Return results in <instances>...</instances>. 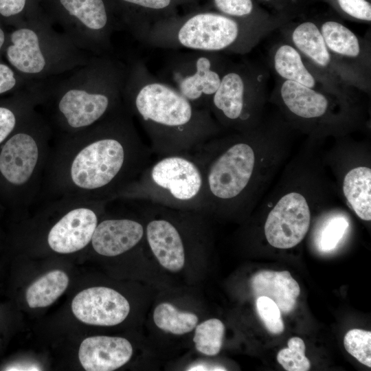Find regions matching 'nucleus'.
<instances>
[{
	"instance_id": "nucleus-27",
	"label": "nucleus",
	"mask_w": 371,
	"mask_h": 371,
	"mask_svg": "<svg viewBox=\"0 0 371 371\" xmlns=\"http://www.w3.org/2000/svg\"><path fill=\"white\" fill-rule=\"evenodd\" d=\"M35 103L30 99L16 109L0 105V146L34 110Z\"/></svg>"
},
{
	"instance_id": "nucleus-17",
	"label": "nucleus",
	"mask_w": 371,
	"mask_h": 371,
	"mask_svg": "<svg viewBox=\"0 0 371 371\" xmlns=\"http://www.w3.org/2000/svg\"><path fill=\"white\" fill-rule=\"evenodd\" d=\"M133 347L125 338L93 336L84 339L78 357L87 371H112L126 364L131 358Z\"/></svg>"
},
{
	"instance_id": "nucleus-26",
	"label": "nucleus",
	"mask_w": 371,
	"mask_h": 371,
	"mask_svg": "<svg viewBox=\"0 0 371 371\" xmlns=\"http://www.w3.org/2000/svg\"><path fill=\"white\" fill-rule=\"evenodd\" d=\"M349 227L347 218L341 214L328 216L320 225L315 236V243L322 252L334 250L340 243Z\"/></svg>"
},
{
	"instance_id": "nucleus-33",
	"label": "nucleus",
	"mask_w": 371,
	"mask_h": 371,
	"mask_svg": "<svg viewBox=\"0 0 371 371\" xmlns=\"http://www.w3.org/2000/svg\"><path fill=\"white\" fill-rule=\"evenodd\" d=\"M16 82L14 71L8 65L0 63V94L13 89Z\"/></svg>"
},
{
	"instance_id": "nucleus-24",
	"label": "nucleus",
	"mask_w": 371,
	"mask_h": 371,
	"mask_svg": "<svg viewBox=\"0 0 371 371\" xmlns=\"http://www.w3.org/2000/svg\"><path fill=\"white\" fill-rule=\"evenodd\" d=\"M153 321L161 330L180 335L194 329L199 318L193 313L179 311L172 304L163 302L155 308Z\"/></svg>"
},
{
	"instance_id": "nucleus-36",
	"label": "nucleus",
	"mask_w": 371,
	"mask_h": 371,
	"mask_svg": "<svg viewBox=\"0 0 371 371\" xmlns=\"http://www.w3.org/2000/svg\"><path fill=\"white\" fill-rule=\"evenodd\" d=\"M225 369L221 367L209 366L203 364H198L191 366L188 370H225Z\"/></svg>"
},
{
	"instance_id": "nucleus-13",
	"label": "nucleus",
	"mask_w": 371,
	"mask_h": 371,
	"mask_svg": "<svg viewBox=\"0 0 371 371\" xmlns=\"http://www.w3.org/2000/svg\"><path fill=\"white\" fill-rule=\"evenodd\" d=\"M71 310L82 322L110 326L122 323L130 312L128 300L118 291L105 286H94L78 293Z\"/></svg>"
},
{
	"instance_id": "nucleus-6",
	"label": "nucleus",
	"mask_w": 371,
	"mask_h": 371,
	"mask_svg": "<svg viewBox=\"0 0 371 371\" xmlns=\"http://www.w3.org/2000/svg\"><path fill=\"white\" fill-rule=\"evenodd\" d=\"M43 115L54 138H63L84 133L122 107L118 90L114 87H70L56 94L48 102Z\"/></svg>"
},
{
	"instance_id": "nucleus-8",
	"label": "nucleus",
	"mask_w": 371,
	"mask_h": 371,
	"mask_svg": "<svg viewBox=\"0 0 371 371\" xmlns=\"http://www.w3.org/2000/svg\"><path fill=\"white\" fill-rule=\"evenodd\" d=\"M275 93L291 120L313 129L348 122L352 115L347 91L316 90L281 79Z\"/></svg>"
},
{
	"instance_id": "nucleus-19",
	"label": "nucleus",
	"mask_w": 371,
	"mask_h": 371,
	"mask_svg": "<svg viewBox=\"0 0 371 371\" xmlns=\"http://www.w3.org/2000/svg\"><path fill=\"white\" fill-rule=\"evenodd\" d=\"M11 43L6 56L14 68L30 75L40 74L46 69L48 56L37 31L27 27L16 30L11 34Z\"/></svg>"
},
{
	"instance_id": "nucleus-1",
	"label": "nucleus",
	"mask_w": 371,
	"mask_h": 371,
	"mask_svg": "<svg viewBox=\"0 0 371 371\" xmlns=\"http://www.w3.org/2000/svg\"><path fill=\"white\" fill-rule=\"evenodd\" d=\"M125 106L80 134L54 139L42 201H111L153 160Z\"/></svg>"
},
{
	"instance_id": "nucleus-16",
	"label": "nucleus",
	"mask_w": 371,
	"mask_h": 371,
	"mask_svg": "<svg viewBox=\"0 0 371 371\" xmlns=\"http://www.w3.org/2000/svg\"><path fill=\"white\" fill-rule=\"evenodd\" d=\"M273 69L282 80H291L316 90L346 91L322 75L289 43L277 45L273 50Z\"/></svg>"
},
{
	"instance_id": "nucleus-18",
	"label": "nucleus",
	"mask_w": 371,
	"mask_h": 371,
	"mask_svg": "<svg viewBox=\"0 0 371 371\" xmlns=\"http://www.w3.org/2000/svg\"><path fill=\"white\" fill-rule=\"evenodd\" d=\"M329 51L341 63L363 76L368 68V47L350 29L336 21H326L319 27Z\"/></svg>"
},
{
	"instance_id": "nucleus-29",
	"label": "nucleus",
	"mask_w": 371,
	"mask_h": 371,
	"mask_svg": "<svg viewBox=\"0 0 371 371\" xmlns=\"http://www.w3.org/2000/svg\"><path fill=\"white\" fill-rule=\"evenodd\" d=\"M344 344L347 352L362 364L371 367V332L351 329L345 335Z\"/></svg>"
},
{
	"instance_id": "nucleus-4",
	"label": "nucleus",
	"mask_w": 371,
	"mask_h": 371,
	"mask_svg": "<svg viewBox=\"0 0 371 371\" xmlns=\"http://www.w3.org/2000/svg\"><path fill=\"white\" fill-rule=\"evenodd\" d=\"M53 143L49 123L34 109L0 146V208L39 205Z\"/></svg>"
},
{
	"instance_id": "nucleus-11",
	"label": "nucleus",
	"mask_w": 371,
	"mask_h": 371,
	"mask_svg": "<svg viewBox=\"0 0 371 371\" xmlns=\"http://www.w3.org/2000/svg\"><path fill=\"white\" fill-rule=\"evenodd\" d=\"M289 43L324 77L346 88H364L365 76L341 63L328 49L319 26L311 21L297 25L288 32Z\"/></svg>"
},
{
	"instance_id": "nucleus-30",
	"label": "nucleus",
	"mask_w": 371,
	"mask_h": 371,
	"mask_svg": "<svg viewBox=\"0 0 371 371\" xmlns=\"http://www.w3.org/2000/svg\"><path fill=\"white\" fill-rule=\"evenodd\" d=\"M256 306L258 315L267 330L271 334H281L284 330V324L278 305L266 296H259Z\"/></svg>"
},
{
	"instance_id": "nucleus-15",
	"label": "nucleus",
	"mask_w": 371,
	"mask_h": 371,
	"mask_svg": "<svg viewBox=\"0 0 371 371\" xmlns=\"http://www.w3.org/2000/svg\"><path fill=\"white\" fill-rule=\"evenodd\" d=\"M145 238V226L140 221L129 218H105L99 220L91 245L98 254L113 257L137 246Z\"/></svg>"
},
{
	"instance_id": "nucleus-12",
	"label": "nucleus",
	"mask_w": 371,
	"mask_h": 371,
	"mask_svg": "<svg viewBox=\"0 0 371 371\" xmlns=\"http://www.w3.org/2000/svg\"><path fill=\"white\" fill-rule=\"evenodd\" d=\"M311 211L306 199L298 192L283 195L269 212L264 227L268 243L278 249L298 245L308 232Z\"/></svg>"
},
{
	"instance_id": "nucleus-38",
	"label": "nucleus",
	"mask_w": 371,
	"mask_h": 371,
	"mask_svg": "<svg viewBox=\"0 0 371 371\" xmlns=\"http://www.w3.org/2000/svg\"><path fill=\"white\" fill-rule=\"evenodd\" d=\"M265 1H270V0H265Z\"/></svg>"
},
{
	"instance_id": "nucleus-25",
	"label": "nucleus",
	"mask_w": 371,
	"mask_h": 371,
	"mask_svg": "<svg viewBox=\"0 0 371 371\" xmlns=\"http://www.w3.org/2000/svg\"><path fill=\"white\" fill-rule=\"evenodd\" d=\"M193 341L196 350L207 356L216 355L221 350L225 326L216 318L207 319L194 328Z\"/></svg>"
},
{
	"instance_id": "nucleus-14",
	"label": "nucleus",
	"mask_w": 371,
	"mask_h": 371,
	"mask_svg": "<svg viewBox=\"0 0 371 371\" xmlns=\"http://www.w3.org/2000/svg\"><path fill=\"white\" fill-rule=\"evenodd\" d=\"M192 58L178 66L179 69H173V87L197 107L209 110L211 98L220 85L223 70L216 68L207 54Z\"/></svg>"
},
{
	"instance_id": "nucleus-9",
	"label": "nucleus",
	"mask_w": 371,
	"mask_h": 371,
	"mask_svg": "<svg viewBox=\"0 0 371 371\" xmlns=\"http://www.w3.org/2000/svg\"><path fill=\"white\" fill-rule=\"evenodd\" d=\"M266 30H243L232 17L216 13L196 14L170 30L171 41L185 48L203 52L238 51L251 47Z\"/></svg>"
},
{
	"instance_id": "nucleus-7",
	"label": "nucleus",
	"mask_w": 371,
	"mask_h": 371,
	"mask_svg": "<svg viewBox=\"0 0 371 371\" xmlns=\"http://www.w3.org/2000/svg\"><path fill=\"white\" fill-rule=\"evenodd\" d=\"M265 74L237 65L223 69L209 110L220 126L244 132L256 128L265 98Z\"/></svg>"
},
{
	"instance_id": "nucleus-37",
	"label": "nucleus",
	"mask_w": 371,
	"mask_h": 371,
	"mask_svg": "<svg viewBox=\"0 0 371 371\" xmlns=\"http://www.w3.org/2000/svg\"><path fill=\"white\" fill-rule=\"evenodd\" d=\"M5 41V35L3 30L0 27V49L2 47Z\"/></svg>"
},
{
	"instance_id": "nucleus-34",
	"label": "nucleus",
	"mask_w": 371,
	"mask_h": 371,
	"mask_svg": "<svg viewBox=\"0 0 371 371\" xmlns=\"http://www.w3.org/2000/svg\"><path fill=\"white\" fill-rule=\"evenodd\" d=\"M26 0H0V14L11 16L20 13L24 8Z\"/></svg>"
},
{
	"instance_id": "nucleus-10",
	"label": "nucleus",
	"mask_w": 371,
	"mask_h": 371,
	"mask_svg": "<svg viewBox=\"0 0 371 371\" xmlns=\"http://www.w3.org/2000/svg\"><path fill=\"white\" fill-rule=\"evenodd\" d=\"M60 216L46 236L48 247L58 254H71L86 247L91 240L100 215L107 201L57 199Z\"/></svg>"
},
{
	"instance_id": "nucleus-21",
	"label": "nucleus",
	"mask_w": 371,
	"mask_h": 371,
	"mask_svg": "<svg viewBox=\"0 0 371 371\" xmlns=\"http://www.w3.org/2000/svg\"><path fill=\"white\" fill-rule=\"evenodd\" d=\"M342 190L357 216L363 221H370L371 169L365 166L351 168L344 176Z\"/></svg>"
},
{
	"instance_id": "nucleus-22",
	"label": "nucleus",
	"mask_w": 371,
	"mask_h": 371,
	"mask_svg": "<svg viewBox=\"0 0 371 371\" xmlns=\"http://www.w3.org/2000/svg\"><path fill=\"white\" fill-rule=\"evenodd\" d=\"M68 284L65 273L60 270L49 271L27 288L25 296L29 306L34 308L49 306L64 293Z\"/></svg>"
},
{
	"instance_id": "nucleus-2",
	"label": "nucleus",
	"mask_w": 371,
	"mask_h": 371,
	"mask_svg": "<svg viewBox=\"0 0 371 371\" xmlns=\"http://www.w3.org/2000/svg\"><path fill=\"white\" fill-rule=\"evenodd\" d=\"M138 74L124 106L143 126L153 155L192 152L219 135L221 126L208 109L193 104L172 85Z\"/></svg>"
},
{
	"instance_id": "nucleus-32",
	"label": "nucleus",
	"mask_w": 371,
	"mask_h": 371,
	"mask_svg": "<svg viewBox=\"0 0 371 371\" xmlns=\"http://www.w3.org/2000/svg\"><path fill=\"white\" fill-rule=\"evenodd\" d=\"M341 10L353 19L371 21V5L366 0H337Z\"/></svg>"
},
{
	"instance_id": "nucleus-20",
	"label": "nucleus",
	"mask_w": 371,
	"mask_h": 371,
	"mask_svg": "<svg viewBox=\"0 0 371 371\" xmlns=\"http://www.w3.org/2000/svg\"><path fill=\"white\" fill-rule=\"evenodd\" d=\"M251 284L256 297L271 299L283 313L295 309L300 288L289 271L262 270L253 276Z\"/></svg>"
},
{
	"instance_id": "nucleus-35",
	"label": "nucleus",
	"mask_w": 371,
	"mask_h": 371,
	"mask_svg": "<svg viewBox=\"0 0 371 371\" xmlns=\"http://www.w3.org/2000/svg\"><path fill=\"white\" fill-rule=\"evenodd\" d=\"M126 2L138 5L139 6L159 10L168 7L171 0H123Z\"/></svg>"
},
{
	"instance_id": "nucleus-28",
	"label": "nucleus",
	"mask_w": 371,
	"mask_h": 371,
	"mask_svg": "<svg viewBox=\"0 0 371 371\" xmlns=\"http://www.w3.org/2000/svg\"><path fill=\"white\" fill-rule=\"evenodd\" d=\"M288 347L280 350L277 355L278 363L288 371H307L311 364L305 356V344L297 337L289 339Z\"/></svg>"
},
{
	"instance_id": "nucleus-23",
	"label": "nucleus",
	"mask_w": 371,
	"mask_h": 371,
	"mask_svg": "<svg viewBox=\"0 0 371 371\" xmlns=\"http://www.w3.org/2000/svg\"><path fill=\"white\" fill-rule=\"evenodd\" d=\"M69 15L76 18L87 30L103 31L108 16L103 0H60Z\"/></svg>"
},
{
	"instance_id": "nucleus-3",
	"label": "nucleus",
	"mask_w": 371,
	"mask_h": 371,
	"mask_svg": "<svg viewBox=\"0 0 371 371\" xmlns=\"http://www.w3.org/2000/svg\"><path fill=\"white\" fill-rule=\"evenodd\" d=\"M255 128L216 136L192 151L204 176L203 212H225L250 203L258 169Z\"/></svg>"
},
{
	"instance_id": "nucleus-5",
	"label": "nucleus",
	"mask_w": 371,
	"mask_h": 371,
	"mask_svg": "<svg viewBox=\"0 0 371 371\" xmlns=\"http://www.w3.org/2000/svg\"><path fill=\"white\" fill-rule=\"evenodd\" d=\"M204 196L203 171L192 152H184L157 157L114 200L203 212Z\"/></svg>"
},
{
	"instance_id": "nucleus-31",
	"label": "nucleus",
	"mask_w": 371,
	"mask_h": 371,
	"mask_svg": "<svg viewBox=\"0 0 371 371\" xmlns=\"http://www.w3.org/2000/svg\"><path fill=\"white\" fill-rule=\"evenodd\" d=\"M217 9L225 16L243 17L251 14V0H214Z\"/></svg>"
}]
</instances>
